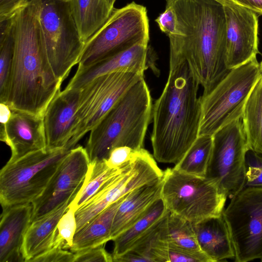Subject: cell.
Listing matches in <instances>:
<instances>
[{"instance_id": "30bf717a", "label": "cell", "mask_w": 262, "mask_h": 262, "mask_svg": "<svg viewBox=\"0 0 262 262\" xmlns=\"http://www.w3.org/2000/svg\"><path fill=\"white\" fill-rule=\"evenodd\" d=\"M144 73L118 71L99 76L81 89L71 138L66 147L71 149L103 119Z\"/></svg>"}, {"instance_id": "603a6c76", "label": "cell", "mask_w": 262, "mask_h": 262, "mask_svg": "<svg viewBox=\"0 0 262 262\" xmlns=\"http://www.w3.org/2000/svg\"><path fill=\"white\" fill-rule=\"evenodd\" d=\"M124 197L111 204L76 232L70 249L71 252L103 245L111 240L114 216Z\"/></svg>"}, {"instance_id": "f546056e", "label": "cell", "mask_w": 262, "mask_h": 262, "mask_svg": "<svg viewBox=\"0 0 262 262\" xmlns=\"http://www.w3.org/2000/svg\"><path fill=\"white\" fill-rule=\"evenodd\" d=\"M166 241L170 246L193 252H202L197 242L192 223L180 216L168 212Z\"/></svg>"}, {"instance_id": "b9f144b4", "label": "cell", "mask_w": 262, "mask_h": 262, "mask_svg": "<svg viewBox=\"0 0 262 262\" xmlns=\"http://www.w3.org/2000/svg\"><path fill=\"white\" fill-rule=\"evenodd\" d=\"M12 115V110L9 106L4 103H0L1 125H5L9 120Z\"/></svg>"}, {"instance_id": "4316f807", "label": "cell", "mask_w": 262, "mask_h": 262, "mask_svg": "<svg viewBox=\"0 0 262 262\" xmlns=\"http://www.w3.org/2000/svg\"><path fill=\"white\" fill-rule=\"evenodd\" d=\"M0 102L7 103L14 50L12 16L0 18Z\"/></svg>"}, {"instance_id": "f6af8a7d", "label": "cell", "mask_w": 262, "mask_h": 262, "mask_svg": "<svg viewBox=\"0 0 262 262\" xmlns=\"http://www.w3.org/2000/svg\"><path fill=\"white\" fill-rule=\"evenodd\" d=\"M218 1H223V0H218Z\"/></svg>"}, {"instance_id": "e575fe53", "label": "cell", "mask_w": 262, "mask_h": 262, "mask_svg": "<svg viewBox=\"0 0 262 262\" xmlns=\"http://www.w3.org/2000/svg\"><path fill=\"white\" fill-rule=\"evenodd\" d=\"M74 262H112L113 256L103 245L92 247L74 253Z\"/></svg>"}, {"instance_id": "bcb514c9", "label": "cell", "mask_w": 262, "mask_h": 262, "mask_svg": "<svg viewBox=\"0 0 262 262\" xmlns=\"http://www.w3.org/2000/svg\"><path fill=\"white\" fill-rule=\"evenodd\" d=\"M261 261H262V259H261Z\"/></svg>"}, {"instance_id": "83f0119b", "label": "cell", "mask_w": 262, "mask_h": 262, "mask_svg": "<svg viewBox=\"0 0 262 262\" xmlns=\"http://www.w3.org/2000/svg\"><path fill=\"white\" fill-rule=\"evenodd\" d=\"M127 163L120 168H112L107 165L105 160L90 162L83 183L69 206L76 211L106 182L121 173Z\"/></svg>"}, {"instance_id": "cb8c5ba5", "label": "cell", "mask_w": 262, "mask_h": 262, "mask_svg": "<svg viewBox=\"0 0 262 262\" xmlns=\"http://www.w3.org/2000/svg\"><path fill=\"white\" fill-rule=\"evenodd\" d=\"M71 12L85 42L106 23L114 8L107 0H69Z\"/></svg>"}, {"instance_id": "d6a6232c", "label": "cell", "mask_w": 262, "mask_h": 262, "mask_svg": "<svg viewBox=\"0 0 262 262\" xmlns=\"http://www.w3.org/2000/svg\"><path fill=\"white\" fill-rule=\"evenodd\" d=\"M244 187H262V154L249 148L245 158Z\"/></svg>"}, {"instance_id": "74e56055", "label": "cell", "mask_w": 262, "mask_h": 262, "mask_svg": "<svg viewBox=\"0 0 262 262\" xmlns=\"http://www.w3.org/2000/svg\"><path fill=\"white\" fill-rule=\"evenodd\" d=\"M74 253L60 247H54L37 256L31 262H74Z\"/></svg>"}, {"instance_id": "8fae6325", "label": "cell", "mask_w": 262, "mask_h": 262, "mask_svg": "<svg viewBox=\"0 0 262 262\" xmlns=\"http://www.w3.org/2000/svg\"><path fill=\"white\" fill-rule=\"evenodd\" d=\"M205 177L214 181L220 191L232 199L244 187L245 158L249 149L242 118L216 131Z\"/></svg>"}, {"instance_id": "2e32d148", "label": "cell", "mask_w": 262, "mask_h": 262, "mask_svg": "<svg viewBox=\"0 0 262 262\" xmlns=\"http://www.w3.org/2000/svg\"><path fill=\"white\" fill-rule=\"evenodd\" d=\"M0 139L9 146V160L46 149L43 118L27 112L12 110L9 121L1 125Z\"/></svg>"}, {"instance_id": "8d00e7d4", "label": "cell", "mask_w": 262, "mask_h": 262, "mask_svg": "<svg viewBox=\"0 0 262 262\" xmlns=\"http://www.w3.org/2000/svg\"><path fill=\"white\" fill-rule=\"evenodd\" d=\"M137 151L127 146L116 147L111 151L106 163L111 168H120L132 160Z\"/></svg>"}, {"instance_id": "4dcf8cb0", "label": "cell", "mask_w": 262, "mask_h": 262, "mask_svg": "<svg viewBox=\"0 0 262 262\" xmlns=\"http://www.w3.org/2000/svg\"><path fill=\"white\" fill-rule=\"evenodd\" d=\"M169 211L140 237L129 251L137 253L149 260L157 262L159 250L167 244V222Z\"/></svg>"}, {"instance_id": "ac0fdd59", "label": "cell", "mask_w": 262, "mask_h": 262, "mask_svg": "<svg viewBox=\"0 0 262 262\" xmlns=\"http://www.w3.org/2000/svg\"><path fill=\"white\" fill-rule=\"evenodd\" d=\"M149 51L148 44L138 43L88 67L78 68L65 88L81 89L99 76L118 71L129 70L144 73L150 63Z\"/></svg>"}, {"instance_id": "e0dca14e", "label": "cell", "mask_w": 262, "mask_h": 262, "mask_svg": "<svg viewBox=\"0 0 262 262\" xmlns=\"http://www.w3.org/2000/svg\"><path fill=\"white\" fill-rule=\"evenodd\" d=\"M81 89L60 91L48 106L43 117L47 148L66 147L73 130Z\"/></svg>"}, {"instance_id": "d6986e66", "label": "cell", "mask_w": 262, "mask_h": 262, "mask_svg": "<svg viewBox=\"0 0 262 262\" xmlns=\"http://www.w3.org/2000/svg\"><path fill=\"white\" fill-rule=\"evenodd\" d=\"M32 203L3 208L0 223V262H23L21 248L32 222Z\"/></svg>"}, {"instance_id": "d4e9b609", "label": "cell", "mask_w": 262, "mask_h": 262, "mask_svg": "<svg viewBox=\"0 0 262 262\" xmlns=\"http://www.w3.org/2000/svg\"><path fill=\"white\" fill-rule=\"evenodd\" d=\"M168 212L161 197L156 200L146 212L127 229L118 235L113 241V257L126 253L134 243Z\"/></svg>"}, {"instance_id": "9c48e42d", "label": "cell", "mask_w": 262, "mask_h": 262, "mask_svg": "<svg viewBox=\"0 0 262 262\" xmlns=\"http://www.w3.org/2000/svg\"><path fill=\"white\" fill-rule=\"evenodd\" d=\"M161 197L167 210L191 223L222 214L227 196L205 177L180 172H163Z\"/></svg>"}, {"instance_id": "3957f363", "label": "cell", "mask_w": 262, "mask_h": 262, "mask_svg": "<svg viewBox=\"0 0 262 262\" xmlns=\"http://www.w3.org/2000/svg\"><path fill=\"white\" fill-rule=\"evenodd\" d=\"M12 16L14 50L6 104L43 118L62 82L49 62L35 5L28 0Z\"/></svg>"}, {"instance_id": "ffe728a7", "label": "cell", "mask_w": 262, "mask_h": 262, "mask_svg": "<svg viewBox=\"0 0 262 262\" xmlns=\"http://www.w3.org/2000/svg\"><path fill=\"white\" fill-rule=\"evenodd\" d=\"M74 199L31 222L25 234L21 248L25 262H31L37 256L54 247H60L57 241V224Z\"/></svg>"}, {"instance_id": "5bb4252c", "label": "cell", "mask_w": 262, "mask_h": 262, "mask_svg": "<svg viewBox=\"0 0 262 262\" xmlns=\"http://www.w3.org/2000/svg\"><path fill=\"white\" fill-rule=\"evenodd\" d=\"M90 164L82 146L71 149L42 193L32 203V222L74 199L84 181Z\"/></svg>"}, {"instance_id": "f1b7e54d", "label": "cell", "mask_w": 262, "mask_h": 262, "mask_svg": "<svg viewBox=\"0 0 262 262\" xmlns=\"http://www.w3.org/2000/svg\"><path fill=\"white\" fill-rule=\"evenodd\" d=\"M212 148L211 136H199L173 168L185 173L205 177Z\"/></svg>"}, {"instance_id": "6da1fadb", "label": "cell", "mask_w": 262, "mask_h": 262, "mask_svg": "<svg viewBox=\"0 0 262 262\" xmlns=\"http://www.w3.org/2000/svg\"><path fill=\"white\" fill-rule=\"evenodd\" d=\"M167 81L152 106L151 142L154 158L176 164L199 137L200 85L185 58L169 50Z\"/></svg>"}, {"instance_id": "836d02e7", "label": "cell", "mask_w": 262, "mask_h": 262, "mask_svg": "<svg viewBox=\"0 0 262 262\" xmlns=\"http://www.w3.org/2000/svg\"><path fill=\"white\" fill-rule=\"evenodd\" d=\"M161 258L162 262H211L203 252H190L168 245L164 249Z\"/></svg>"}, {"instance_id": "60d3db41", "label": "cell", "mask_w": 262, "mask_h": 262, "mask_svg": "<svg viewBox=\"0 0 262 262\" xmlns=\"http://www.w3.org/2000/svg\"><path fill=\"white\" fill-rule=\"evenodd\" d=\"M234 3L262 15V0H231Z\"/></svg>"}, {"instance_id": "7a4b0ae2", "label": "cell", "mask_w": 262, "mask_h": 262, "mask_svg": "<svg viewBox=\"0 0 262 262\" xmlns=\"http://www.w3.org/2000/svg\"><path fill=\"white\" fill-rule=\"evenodd\" d=\"M176 14L180 34L169 36V49L182 55L208 94L229 72L226 19L218 0H165Z\"/></svg>"}, {"instance_id": "52a82bcc", "label": "cell", "mask_w": 262, "mask_h": 262, "mask_svg": "<svg viewBox=\"0 0 262 262\" xmlns=\"http://www.w3.org/2000/svg\"><path fill=\"white\" fill-rule=\"evenodd\" d=\"M36 6L48 59L62 83L78 64L84 47L69 0H30Z\"/></svg>"}, {"instance_id": "d590c367", "label": "cell", "mask_w": 262, "mask_h": 262, "mask_svg": "<svg viewBox=\"0 0 262 262\" xmlns=\"http://www.w3.org/2000/svg\"><path fill=\"white\" fill-rule=\"evenodd\" d=\"M161 31L168 36L180 35L177 28V19L172 6L166 3L165 10L155 19Z\"/></svg>"}, {"instance_id": "5b68a950", "label": "cell", "mask_w": 262, "mask_h": 262, "mask_svg": "<svg viewBox=\"0 0 262 262\" xmlns=\"http://www.w3.org/2000/svg\"><path fill=\"white\" fill-rule=\"evenodd\" d=\"M71 150L46 148L9 160L0 171V202L3 208L32 203L43 192Z\"/></svg>"}, {"instance_id": "ab89813d", "label": "cell", "mask_w": 262, "mask_h": 262, "mask_svg": "<svg viewBox=\"0 0 262 262\" xmlns=\"http://www.w3.org/2000/svg\"><path fill=\"white\" fill-rule=\"evenodd\" d=\"M115 262H149V260L134 252L128 251L120 255L113 257Z\"/></svg>"}, {"instance_id": "7c38bea8", "label": "cell", "mask_w": 262, "mask_h": 262, "mask_svg": "<svg viewBox=\"0 0 262 262\" xmlns=\"http://www.w3.org/2000/svg\"><path fill=\"white\" fill-rule=\"evenodd\" d=\"M235 253V260L262 259V187H245L223 211Z\"/></svg>"}, {"instance_id": "9a60e30c", "label": "cell", "mask_w": 262, "mask_h": 262, "mask_svg": "<svg viewBox=\"0 0 262 262\" xmlns=\"http://www.w3.org/2000/svg\"><path fill=\"white\" fill-rule=\"evenodd\" d=\"M220 2L226 19V64L231 70L255 58L258 53V14L231 0Z\"/></svg>"}, {"instance_id": "1f68e13d", "label": "cell", "mask_w": 262, "mask_h": 262, "mask_svg": "<svg viewBox=\"0 0 262 262\" xmlns=\"http://www.w3.org/2000/svg\"><path fill=\"white\" fill-rule=\"evenodd\" d=\"M75 211L73 207L69 206L57 225V240L63 249H70L73 245L77 230Z\"/></svg>"}, {"instance_id": "ee69618b", "label": "cell", "mask_w": 262, "mask_h": 262, "mask_svg": "<svg viewBox=\"0 0 262 262\" xmlns=\"http://www.w3.org/2000/svg\"><path fill=\"white\" fill-rule=\"evenodd\" d=\"M259 65H260V68L261 71L262 72V60H261L260 63H259Z\"/></svg>"}, {"instance_id": "8992f818", "label": "cell", "mask_w": 262, "mask_h": 262, "mask_svg": "<svg viewBox=\"0 0 262 262\" xmlns=\"http://www.w3.org/2000/svg\"><path fill=\"white\" fill-rule=\"evenodd\" d=\"M262 72L256 57L231 69L207 95L201 96L199 136H212L242 118L246 101Z\"/></svg>"}, {"instance_id": "7bdbcfd3", "label": "cell", "mask_w": 262, "mask_h": 262, "mask_svg": "<svg viewBox=\"0 0 262 262\" xmlns=\"http://www.w3.org/2000/svg\"><path fill=\"white\" fill-rule=\"evenodd\" d=\"M107 1H108V3H109L110 6L114 8V4H115V3L116 0H107Z\"/></svg>"}, {"instance_id": "ba28073f", "label": "cell", "mask_w": 262, "mask_h": 262, "mask_svg": "<svg viewBox=\"0 0 262 262\" xmlns=\"http://www.w3.org/2000/svg\"><path fill=\"white\" fill-rule=\"evenodd\" d=\"M149 40L146 7L132 2L114 8L106 23L85 42L78 68L88 67L137 44H148Z\"/></svg>"}, {"instance_id": "44dd1931", "label": "cell", "mask_w": 262, "mask_h": 262, "mask_svg": "<svg viewBox=\"0 0 262 262\" xmlns=\"http://www.w3.org/2000/svg\"><path fill=\"white\" fill-rule=\"evenodd\" d=\"M192 225L200 250L211 262L235 258L230 232L222 214Z\"/></svg>"}, {"instance_id": "277c9868", "label": "cell", "mask_w": 262, "mask_h": 262, "mask_svg": "<svg viewBox=\"0 0 262 262\" xmlns=\"http://www.w3.org/2000/svg\"><path fill=\"white\" fill-rule=\"evenodd\" d=\"M152 104L144 78L134 83L91 131L84 147L90 162L106 160L114 148H143Z\"/></svg>"}, {"instance_id": "484cf974", "label": "cell", "mask_w": 262, "mask_h": 262, "mask_svg": "<svg viewBox=\"0 0 262 262\" xmlns=\"http://www.w3.org/2000/svg\"><path fill=\"white\" fill-rule=\"evenodd\" d=\"M242 120L249 148L262 154V74L246 101Z\"/></svg>"}, {"instance_id": "f35d334b", "label": "cell", "mask_w": 262, "mask_h": 262, "mask_svg": "<svg viewBox=\"0 0 262 262\" xmlns=\"http://www.w3.org/2000/svg\"><path fill=\"white\" fill-rule=\"evenodd\" d=\"M28 0H0V18L11 16Z\"/></svg>"}, {"instance_id": "7402d4cb", "label": "cell", "mask_w": 262, "mask_h": 262, "mask_svg": "<svg viewBox=\"0 0 262 262\" xmlns=\"http://www.w3.org/2000/svg\"><path fill=\"white\" fill-rule=\"evenodd\" d=\"M162 180L138 187L124 198L114 216L112 241L132 226L161 198Z\"/></svg>"}, {"instance_id": "4fadbf2b", "label": "cell", "mask_w": 262, "mask_h": 262, "mask_svg": "<svg viewBox=\"0 0 262 262\" xmlns=\"http://www.w3.org/2000/svg\"><path fill=\"white\" fill-rule=\"evenodd\" d=\"M153 166L142 157L136 156L123 170L106 182L76 211V231L113 203L134 189L156 182Z\"/></svg>"}]
</instances>
